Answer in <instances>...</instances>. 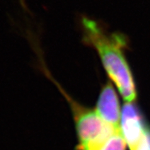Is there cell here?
<instances>
[{
    "label": "cell",
    "mask_w": 150,
    "mask_h": 150,
    "mask_svg": "<svg viewBox=\"0 0 150 150\" xmlns=\"http://www.w3.org/2000/svg\"><path fill=\"white\" fill-rule=\"evenodd\" d=\"M76 111L79 150H97L118 129L106 123L97 112L93 110L78 107Z\"/></svg>",
    "instance_id": "cell-2"
},
{
    "label": "cell",
    "mask_w": 150,
    "mask_h": 150,
    "mask_svg": "<svg viewBox=\"0 0 150 150\" xmlns=\"http://www.w3.org/2000/svg\"><path fill=\"white\" fill-rule=\"evenodd\" d=\"M83 41L97 50L110 79L127 102L135 100L137 93L134 78L125 58L128 46L123 33L108 32L98 22L83 17L81 19Z\"/></svg>",
    "instance_id": "cell-1"
},
{
    "label": "cell",
    "mask_w": 150,
    "mask_h": 150,
    "mask_svg": "<svg viewBox=\"0 0 150 150\" xmlns=\"http://www.w3.org/2000/svg\"><path fill=\"white\" fill-rule=\"evenodd\" d=\"M97 113L108 124L119 129L121 118L118 96L108 83L103 88L97 103Z\"/></svg>",
    "instance_id": "cell-4"
},
{
    "label": "cell",
    "mask_w": 150,
    "mask_h": 150,
    "mask_svg": "<svg viewBox=\"0 0 150 150\" xmlns=\"http://www.w3.org/2000/svg\"><path fill=\"white\" fill-rule=\"evenodd\" d=\"M126 144L120 129H118L97 150H125Z\"/></svg>",
    "instance_id": "cell-5"
},
{
    "label": "cell",
    "mask_w": 150,
    "mask_h": 150,
    "mask_svg": "<svg viewBox=\"0 0 150 150\" xmlns=\"http://www.w3.org/2000/svg\"><path fill=\"white\" fill-rule=\"evenodd\" d=\"M134 150H150V129L147 128L142 139Z\"/></svg>",
    "instance_id": "cell-6"
},
{
    "label": "cell",
    "mask_w": 150,
    "mask_h": 150,
    "mask_svg": "<svg viewBox=\"0 0 150 150\" xmlns=\"http://www.w3.org/2000/svg\"><path fill=\"white\" fill-rule=\"evenodd\" d=\"M147 128L139 108L132 103L124 105L121 114V134L130 150H134L142 139Z\"/></svg>",
    "instance_id": "cell-3"
}]
</instances>
